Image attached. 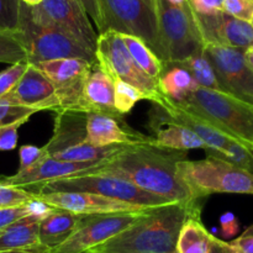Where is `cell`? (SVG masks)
Here are the masks:
<instances>
[{
	"label": "cell",
	"mask_w": 253,
	"mask_h": 253,
	"mask_svg": "<svg viewBox=\"0 0 253 253\" xmlns=\"http://www.w3.org/2000/svg\"><path fill=\"white\" fill-rule=\"evenodd\" d=\"M54 192L93 193L113 200L127 203L141 208H157L172 204V202L157 195L150 194L124 178L101 173L82 174L64 178L41 185L31 190L34 194H46Z\"/></svg>",
	"instance_id": "ba28073f"
},
{
	"label": "cell",
	"mask_w": 253,
	"mask_h": 253,
	"mask_svg": "<svg viewBox=\"0 0 253 253\" xmlns=\"http://www.w3.org/2000/svg\"><path fill=\"white\" fill-rule=\"evenodd\" d=\"M39 230L40 222L30 216L0 230V252L46 250L40 244Z\"/></svg>",
	"instance_id": "cb8c5ba5"
},
{
	"label": "cell",
	"mask_w": 253,
	"mask_h": 253,
	"mask_svg": "<svg viewBox=\"0 0 253 253\" xmlns=\"http://www.w3.org/2000/svg\"><path fill=\"white\" fill-rule=\"evenodd\" d=\"M204 54L222 91L253 105V72L245 59V49L205 44Z\"/></svg>",
	"instance_id": "5bb4252c"
},
{
	"label": "cell",
	"mask_w": 253,
	"mask_h": 253,
	"mask_svg": "<svg viewBox=\"0 0 253 253\" xmlns=\"http://www.w3.org/2000/svg\"><path fill=\"white\" fill-rule=\"evenodd\" d=\"M252 108H253V105H252Z\"/></svg>",
	"instance_id": "f5cc1de1"
},
{
	"label": "cell",
	"mask_w": 253,
	"mask_h": 253,
	"mask_svg": "<svg viewBox=\"0 0 253 253\" xmlns=\"http://www.w3.org/2000/svg\"><path fill=\"white\" fill-rule=\"evenodd\" d=\"M245 59H246L250 69L253 72V46H251L250 48H247L246 51H245Z\"/></svg>",
	"instance_id": "f6af8a7d"
},
{
	"label": "cell",
	"mask_w": 253,
	"mask_h": 253,
	"mask_svg": "<svg viewBox=\"0 0 253 253\" xmlns=\"http://www.w3.org/2000/svg\"><path fill=\"white\" fill-rule=\"evenodd\" d=\"M220 227H221V235L225 237L236 236L240 231V222L234 212L227 211L220 217Z\"/></svg>",
	"instance_id": "7bdbcfd3"
},
{
	"label": "cell",
	"mask_w": 253,
	"mask_h": 253,
	"mask_svg": "<svg viewBox=\"0 0 253 253\" xmlns=\"http://www.w3.org/2000/svg\"><path fill=\"white\" fill-rule=\"evenodd\" d=\"M24 4L29 5V6H36V5H39L40 2H42L43 0H21Z\"/></svg>",
	"instance_id": "c3c4849f"
},
{
	"label": "cell",
	"mask_w": 253,
	"mask_h": 253,
	"mask_svg": "<svg viewBox=\"0 0 253 253\" xmlns=\"http://www.w3.org/2000/svg\"><path fill=\"white\" fill-rule=\"evenodd\" d=\"M198 29L205 44L232 47L246 51L253 46L251 22L236 19L224 11L211 15L194 12Z\"/></svg>",
	"instance_id": "2e32d148"
},
{
	"label": "cell",
	"mask_w": 253,
	"mask_h": 253,
	"mask_svg": "<svg viewBox=\"0 0 253 253\" xmlns=\"http://www.w3.org/2000/svg\"><path fill=\"white\" fill-rule=\"evenodd\" d=\"M177 173L198 200L217 193L253 195V173L219 158H185L178 162Z\"/></svg>",
	"instance_id": "277c9868"
},
{
	"label": "cell",
	"mask_w": 253,
	"mask_h": 253,
	"mask_svg": "<svg viewBox=\"0 0 253 253\" xmlns=\"http://www.w3.org/2000/svg\"><path fill=\"white\" fill-rule=\"evenodd\" d=\"M151 131L153 132V136H151L150 145L162 150L179 152H187L190 150H204L207 152L209 150L199 136L195 135L189 128L177 124H165Z\"/></svg>",
	"instance_id": "603a6c76"
},
{
	"label": "cell",
	"mask_w": 253,
	"mask_h": 253,
	"mask_svg": "<svg viewBox=\"0 0 253 253\" xmlns=\"http://www.w3.org/2000/svg\"><path fill=\"white\" fill-rule=\"evenodd\" d=\"M212 236L200 217H192L180 230L175 253H209Z\"/></svg>",
	"instance_id": "d4e9b609"
},
{
	"label": "cell",
	"mask_w": 253,
	"mask_h": 253,
	"mask_svg": "<svg viewBox=\"0 0 253 253\" xmlns=\"http://www.w3.org/2000/svg\"><path fill=\"white\" fill-rule=\"evenodd\" d=\"M27 215H29V212H27L26 204L21 205V207L0 209V230L19 221L20 219L27 216Z\"/></svg>",
	"instance_id": "f35d334b"
},
{
	"label": "cell",
	"mask_w": 253,
	"mask_h": 253,
	"mask_svg": "<svg viewBox=\"0 0 253 253\" xmlns=\"http://www.w3.org/2000/svg\"><path fill=\"white\" fill-rule=\"evenodd\" d=\"M20 166L17 172H24L41 163L44 158H47L46 150L43 147H37L35 145H24L19 150Z\"/></svg>",
	"instance_id": "e575fe53"
},
{
	"label": "cell",
	"mask_w": 253,
	"mask_h": 253,
	"mask_svg": "<svg viewBox=\"0 0 253 253\" xmlns=\"http://www.w3.org/2000/svg\"><path fill=\"white\" fill-rule=\"evenodd\" d=\"M145 210L136 212L81 215L71 237L62 246L49 253H86L93 247L104 244L131 226L136 220L140 219Z\"/></svg>",
	"instance_id": "7c38bea8"
},
{
	"label": "cell",
	"mask_w": 253,
	"mask_h": 253,
	"mask_svg": "<svg viewBox=\"0 0 253 253\" xmlns=\"http://www.w3.org/2000/svg\"><path fill=\"white\" fill-rule=\"evenodd\" d=\"M21 0H0V31L16 34L19 29Z\"/></svg>",
	"instance_id": "4dcf8cb0"
},
{
	"label": "cell",
	"mask_w": 253,
	"mask_h": 253,
	"mask_svg": "<svg viewBox=\"0 0 253 253\" xmlns=\"http://www.w3.org/2000/svg\"><path fill=\"white\" fill-rule=\"evenodd\" d=\"M130 53L131 58L136 63V66L143 72L147 77H150L153 81H157L160 78L163 69V62L153 53L150 47L145 43L141 39L130 35H121Z\"/></svg>",
	"instance_id": "484cf974"
},
{
	"label": "cell",
	"mask_w": 253,
	"mask_h": 253,
	"mask_svg": "<svg viewBox=\"0 0 253 253\" xmlns=\"http://www.w3.org/2000/svg\"><path fill=\"white\" fill-rule=\"evenodd\" d=\"M209 253H234L229 242H225L217 237L212 236L211 244H210Z\"/></svg>",
	"instance_id": "ee69618b"
},
{
	"label": "cell",
	"mask_w": 253,
	"mask_h": 253,
	"mask_svg": "<svg viewBox=\"0 0 253 253\" xmlns=\"http://www.w3.org/2000/svg\"><path fill=\"white\" fill-rule=\"evenodd\" d=\"M175 63L182 66L183 68H185L192 74V77L198 83L199 88L222 91L221 86H220L219 82H217L216 76H215L214 69H212L211 64L208 61L207 57H205L204 52L202 54L189 57V58L184 59V61L175 62Z\"/></svg>",
	"instance_id": "4316f807"
},
{
	"label": "cell",
	"mask_w": 253,
	"mask_h": 253,
	"mask_svg": "<svg viewBox=\"0 0 253 253\" xmlns=\"http://www.w3.org/2000/svg\"><path fill=\"white\" fill-rule=\"evenodd\" d=\"M86 114L59 111L54 119L53 135L43 146L47 156L66 162H100L109 160L127 145L95 147L86 138Z\"/></svg>",
	"instance_id": "5b68a950"
},
{
	"label": "cell",
	"mask_w": 253,
	"mask_h": 253,
	"mask_svg": "<svg viewBox=\"0 0 253 253\" xmlns=\"http://www.w3.org/2000/svg\"><path fill=\"white\" fill-rule=\"evenodd\" d=\"M37 198L57 209H63L77 215L114 214V212H136L148 208L135 207L127 203L109 199L93 193L54 192L36 194Z\"/></svg>",
	"instance_id": "ac0fdd59"
},
{
	"label": "cell",
	"mask_w": 253,
	"mask_h": 253,
	"mask_svg": "<svg viewBox=\"0 0 253 253\" xmlns=\"http://www.w3.org/2000/svg\"><path fill=\"white\" fill-rule=\"evenodd\" d=\"M16 37L27 54V63L54 61L62 58H81L95 63V53L64 32L51 27H42L31 20L29 5L21 1L19 29Z\"/></svg>",
	"instance_id": "52a82bcc"
},
{
	"label": "cell",
	"mask_w": 253,
	"mask_h": 253,
	"mask_svg": "<svg viewBox=\"0 0 253 253\" xmlns=\"http://www.w3.org/2000/svg\"><path fill=\"white\" fill-rule=\"evenodd\" d=\"M0 253H48L47 250H35V251H1Z\"/></svg>",
	"instance_id": "bcb514c9"
},
{
	"label": "cell",
	"mask_w": 253,
	"mask_h": 253,
	"mask_svg": "<svg viewBox=\"0 0 253 253\" xmlns=\"http://www.w3.org/2000/svg\"><path fill=\"white\" fill-rule=\"evenodd\" d=\"M155 9L163 63L182 62L204 52V42L189 2L175 6L166 0H156Z\"/></svg>",
	"instance_id": "8992f818"
},
{
	"label": "cell",
	"mask_w": 253,
	"mask_h": 253,
	"mask_svg": "<svg viewBox=\"0 0 253 253\" xmlns=\"http://www.w3.org/2000/svg\"><path fill=\"white\" fill-rule=\"evenodd\" d=\"M35 198H36V194L29 190L0 183V209L21 207Z\"/></svg>",
	"instance_id": "1f68e13d"
},
{
	"label": "cell",
	"mask_w": 253,
	"mask_h": 253,
	"mask_svg": "<svg viewBox=\"0 0 253 253\" xmlns=\"http://www.w3.org/2000/svg\"><path fill=\"white\" fill-rule=\"evenodd\" d=\"M27 66H29L27 62H20V63L11 64L9 68L0 72V98L6 95L14 89L17 82L21 79V77L26 72Z\"/></svg>",
	"instance_id": "d6a6232c"
},
{
	"label": "cell",
	"mask_w": 253,
	"mask_h": 253,
	"mask_svg": "<svg viewBox=\"0 0 253 253\" xmlns=\"http://www.w3.org/2000/svg\"><path fill=\"white\" fill-rule=\"evenodd\" d=\"M106 161V160H105ZM66 162L47 157L35 167L24 172H16L14 175L0 179V183L11 187L22 188L29 192L54 180L76 177L82 174L98 173L103 168L104 162Z\"/></svg>",
	"instance_id": "9a60e30c"
},
{
	"label": "cell",
	"mask_w": 253,
	"mask_h": 253,
	"mask_svg": "<svg viewBox=\"0 0 253 253\" xmlns=\"http://www.w3.org/2000/svg\"><path fill=\"white\" fill-rule=\"evenodd\" d=\"M99 6L103 32L113 30L138 37L163 62L156 10L145 0H99Z\"/></svg>",
	"instance_id": "9c48e42d"
},
{
	"label": "cell",
	"mask_w": 253,
	"mask_h": 253,
	"mask_svg": "<svg viewBox=\"0 0 253 253\" xmlns=\"http://www.w3.org/2000/svg\"><path fill=\"white\" fill-rule=\"evenodd\" d=\"M208 157L219 158V160L229 162L236 167L253 173V155L250 148L241 145L237 141H231L222 151H208Z\"/></svg>",
	"instance_id": "83f0119b"
},
{
	"label": "cell",
	"mask_w": 253,
	"mask_h": 253,
	"mask_svg": "<svg viewBox=\"0 0 253 253\" xmlns=\"http://www.w3.org/2000/svg\"><path fill=\"white\" fill-rule=\"evenodd\" d=\"M187 152L162 150L150 143L127 145L104 162L98 173L116 175L140 189L172 203L202 205L177 173L179 161Z\"/></svg>",
	"instance_id": "6da1fadb"
},
{
	"label": "cell",
	"mask_w": 253,
	"mask_h": 253,
	"mask_svg": "<svg viewBox=\"0 0 253 253\" xmlns=\"http://www.w3.org/2000/svg\"><path fill=\"white\" fill-rule=\"evenodd\" d=\"M81 215L54 208L53 211L40 222V244L48 253L58 249L76 230Z\"/></svg>",
	"instance_id": "44dd1931"
},
{
	"label": "cell",
	"mask_w": 253,
	"mask_h": 253,
	"mask_svg": "<svg viewBox=\"0 0 253 253\" xmlns=\"http://www.w3.org/2000/svg\"><path fill=\"white\" fill-rule=\"evenodd\" d=\"M158 88L168 100L180 104L197 91L199 85L187 69L175 62H166L158 78Z\"/></svg>",
	"instance_id": "7402d4cb"
},
{
	"label": "cell",
	"mask_w": 253,
	"mask_h": 253,
	"mask_svg": "<svg viewBox=\"0 0 253 253\" xmlns=\"http://www.w3.org/2000/svg\"><path fill=\"white\" fill-rule=\"evenodd\" d=\"M146 2H147L148 5H150L151 7H153V9H155L156 7V0H145ZM156 10V9H155Z\"/></svg>",
	"instance_id": "681fc988"
},
{
	"label": "cell",
	"mask_w": 253,
	"mask_h": 253,
	"mask_svg": "<svg viewBox=\"0 0 253 253\" xmlns=\"http://www.w3.org/2000/svg\"><path fill=\"white\" fill-rule=\"evenodd\" d=\"M27 62V54L15 34L0 31V63Z\"/></svg>",
	"instance_id": "f546056e"
},
{
	"label": "cell",
	"mask_w": 253,
	"mask_h": 253,
	"mask_svg": "<svg viewBox=\"0 0 253 253\" xmlns=\"http://www.w3.org/2000/svg\"><path fill=\"white\" fill-rule=\"evenodd\" d=\"M81 58H62L40 62L36 66L53 85L59 111H83V89L91 66ZM58 111V113H59Z\"/></svg>",
	"instance_id": "4fadbf2b"
},
{
	"label": "cell",
	"mask_w": 253,
	"mask_h": 253,
	"mask_svg": "<svg viewBox=\"0 0 253 253\" xmlns=\"http://www.w3.org/2000/svg\"><path fill=\"white\" fill-rule=\"evenodd\" d=\"M25 123H15L0 127V151H12L19 140V127Z\"/></svg>",
	"instance_id": "8d00e7d4"
},
{
	"label": "cell",
	"mask_w": 253,
	"mask_h": 253,
	"mask_svg": "<svg viewBox=\"0 0 253 253\" xmlns=\"http://www.w3.org/2000/svg\"><path fill=\"white\" fill-rule=\"evenodd\" d=\"M95 58L99 66L114 82L123 81L135 86L147 96L151 103H160L163 98L158 88V82L146 76L136 66L119 32L109 30L99 34Z\"/></svg>",
	"instance_id": "30bf717a"
},
{
	"label": "cell",
	"mask_w": 253,
	"mask_h": 253,
	"mask_svg": "<svg viewBox=\"0 0 253 253\" xmlns=\"http://www.w3.org/2000/svg\"><path fill=\"white\" fill-rule=\"evenodd\" d=\"M251 24H252V26H253V19H252V21H251Z\"/></svg>",
	"instance_id": "f907efd6"
},
{
	"label": "cell",
	"mask_w": 253,
	"mask_h": 253,
	"mask_svg": "<svg viewBox=\"0 0 253 253\" xmlns=\"http://www.w3.org/2000/svg\"><path fill=\"white\" fill-rule=\"evenodd\" d=\"M222 11L236 19L251 22L253 19V0H222Z\"/></svg>",
	"instance_id": "d590c367"
},
{
	"label": "cell",
	"mask_w": 253,
	"mask_h": 253,
	"mask_svg": "<svg viewBox=\"0 0 253 253\" xmlns=\"http://www.w3.org/2000/svg\"><path fill=\"white\" fill-rule=\"evenodd\" d=\"M81 6L85 10L86 15L89 19L94 21L98 29V34L103 32V19H101V12L100 6H99V0H76Z\"/></svg>",
	"instance_id": "b9f144b4"
},
{
	"label": "cell",
	"mask_w": 253,
	"mask_h": 253,
	"mask_svg": "<svg viewBox=\"0 0 253 253\" xmlns=\"http://www.w3.org/2000/svg\"><path fill=\"white\" fill-rule=\"evenodd\" d=\"M180 108L197 114L232 140L253 150V108L225 91L199 88Z\"/></svg>",
	"instance_id": "3957f363"
},
{
	"label": "cell",
	"mask_w": 253,
	"mask_h": 253,
	"mask_svg": "<svg viewBox=\"0 0 253 253\" xmlns=\"http://www.w3.org/2000/svg\"><path fill=\"white\" fill-rule=\"evenodd\" d=\"M83 111L84 113L105 114L118 119L119 115L114 105V81L98 64L91 66L83 89Z\"/></svg>",
	"instance_id": "ffe728a7"
},
{
	"label": "cell",
	"mask_w": 253,
	"mask_h": 253,
	"mask_svg": "<svg viewBox=\"0 0 253 253\" xmlns=\"http://www.w3.org/2000/svg\"><path fill=\"white\" fill-rule=\"evenodd\" d=\"M200 214L202 205L183 203L148 208L131 226L86 253H175L183 225Z\"/></svg>",
	"instance_id": "7a4b0ae2"
},
{
	"label": "cell",
	"mask_w": 253,
	"mask_h": 253,
	"mask_svg": "<svg viewBox=\"0 0 253 253\" xmlns=\"http://www.w3.org/2000/svg\"><path fill=\"white\" fill-rule=\"evenodd\" d=\"M229 244L234 253H253V225Z\"/></svg>",
	"instance_id": "ab89813d"
},
{
	"label": "cell",
	"mask_w": 253,
	"mask_h": 253,
	"mask_svg": "<svg viewBox=\"0 0 253 253\" xmlns=\"http://www.w3.org/2000/svg\"><path fill=\"white\" fill-rule=\"evenodd\" d=\"M35 113L37 111L32 110V109L0 104V127L15 123H26Z\"/></svg>",
	"instance_id": "836d02e7"
},
{
	"label": "cell",
	"mask_w": 253,
	"mask_h": 253,
	"mask_svg": "<svg viewBox=\"0 0 253 253\" xmlns=\"http://www.w3.org/2000/svg\"><path fill=\"white\" fill-rule=\"evenodd\" d=\"M141 100H148V99L137 88L123 81L114 82V105L119 115L124 116L128 114Z\"/></svg>",
	"instance_id": "f1b7e54d"
},
{
	"label": "cell",
	"mask_w": 253,
	"mask_h": 253,
	"mask_svg": "<svg viewBox=\"0 0 253 253\" xmlns=\"http://www.w3.org/2000/svg\"><path fill=\"white\" fill-rule=\"evenodd\" d=\"M166 1L172 5H175V6H182V5L187 4L188 0H166Z\"/></svg>",
	"instance_id": "7dc6e473"
},
{
	"label": "cell",
	"mask_w": 253,
	"mask_h": 253,
	"mask_svg": "<svg viewBox=\"0 0 253 253\" xmlns=\"http://www.w3.org/2000/svg\"><path fill=\"white\" fill-rule=\"evenodd\" d=\"M86 138L95 147L114 145H137L150 143L151 136L133 130L124 119L114 118L105 114H86Z\"/></svg>",
	"instance_id": "d6986e66"
},
{
	"label": "cell",
	"mask_w": 253,
	"mask_h": 253,
	"mask_svg": "<svg viewBox=\"0 0 253 253\" xmlns=\"http://www.w3.org/2000/svg\"><path fill=\"white\" fill-rule=\"evenodd\" d=\"M26 209H27V212H29L27 216L36 220V221L41 222L44 217H47L52 211H53L54 208L52 207V205L47 204L46 202L41 200L40 198H37L36 195L35 199L30 200L29 203H26Z\"/></svg>",
	"instance_id": "74e56055"
},
{
	"label": "cell",
	"mask_w": 253,
	"mask_h": 253,
	"mask_svg": "<svg viewBox=\"0 0 253 253\" xmlns=\"http://www.w3.org/2000/svg\"><path fill=\"white\" fill-rule=\"evenodd\" d=\"M194 12L202 15H211L222 11V0H188Z\"/></svg>",
	"instance_id": "60d3db41"
},
{
	"label": "cell",
	"mask_w": 253,
	"mask_h": 253,
	"mask_svg": "<svg viewBox=\"0 0 253 253\" xmlns=\"http://www.w3.org/2000/svg\"><path fill=\"white\" fill-rule=\"evenodd\" d=\"M251 152H252V155H253V150H252V151H251Z\"/></svg>",
	"instance_id": "816d5d0a"
},
{
	"label": "cell",
	"mask_w": 253,
	"mask_h": 253,
	"mask_svg": "<svg viewBox=\"0 0 253 253\" xmlns=\"http://www.w3.org/2000/svg\"><path fill=\"white\" fill-rule=\"evenodd\" d=\"M2 105L22 106L35 111L51 110L58 113L59 104L49 79L34 64L27 66L26 72L10 93L0 98Z\"/></svg>",
	"instance_id": "e0dca14e"
},
{
	"label": "cell",
	"mask_w": 253,
	"mask_h": 253,
	"mask_svg": "<svg viewBox=\"0 0 253 253\" xmlns=\"http://www.w3.org/2000/svg\"><path fill=\"white\" fill-rule=\"evenodd\" d=\"M29 11L36 25L64 32L95 53L99 34L76 0H43L36 6H29Z\"/></svg>",
	"instance_id": "8fae6325"
}]
</instances>
